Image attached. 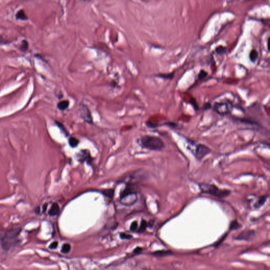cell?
<instances>
[{"label": "cell", "instance_id": "1", "mask_svg": "<svg viewBox=\"0 0 270 270\" xmlns=\"http://www.w3.org/2000/svg\"><path fill=\"white\" fill-rule=\"evenodd\" d=\"M21 229H14L9 230L1 238V246L3 250L8 251L18 244V237Z\"/></svg>", "mask_w": 270, "mask_h": 270}, {"label": "cell", "instance_id": "2", "mask_svg": "<svg viewBox=\"0 0 270 270\" xmlns=\"http://www.w3.org/2000/svg\"><path fill=\"white\" fill-rule=\"evenodd\" d=\"M140 142L142 147L153 151H160L165 147L161 138L150 135H145L140 139Z\"/></svg>", "mask_w": 270, "mask_h": 270}, {"label": "cell", "instance_id": "3", "mask_svg": "<svg viewBox=\"0 0 270 270\" xmlns=\"http://www.w3.org/2000/svg\"><path fill=\"white\" fill-rule=\"evenodd\" d=\"M201 191L203 193L209 194L218 198H224L231 194V191L227 190H222L216 185L212 184H202L200 186Z\"/></svg>", "mask_w": 270, "mask_h": 270}, {"label": "cell", "instance_id": "4", "mask_svg": "<svg viewBox=\"0 0 270 270\" xmlns=\"http://www.w3.org/2000/svg\"><path fill=\"white\" fill-rule=\"evenodd\" d=\"M233 109V105L230 101L216 103L213 106V109L216 112L220 115H225L231 112Z\"/></svg>", "mask_w": 270, "mask_h": 270}, {"label": "cell", "instance_id": "5", "mask_svg": "<svg viewBox=\"0 0 270 270\" xmlns=\"http://www.w3.org/2000/svg\"><path fill=\"white\" fill-rule=\"evenodd\" d=\"M211 150L207 146L202 144H198L194 151V155L198 160H202L205 156L211 153Z\"/></svg>", "mask_w": 270, "mask_h": 270}, {"label": "cell", "instance_id": "6", "mask_svg": "<svg viewBox=\"0 0 270 270\" xmlns=\"http://www.w3.org/2000/svg\"><path fill=\"white\" fill-rule=\"evenodd\" d=\"M79 112H80L81 117L82 118L83 120H84L85 122H87L89 124H93V118H92V113L87 106H86V105H83V104L81 105L80 109H79Z\"/></svg>", "mask_w": 270, "mask_h": 270}, {"label": "cell", "instance_id": "7", "mask_svg": "<svg viewBox=\"0 0 270 270\" xmlns=\"http://www.w3.org/2000/svg\"><path fill=\"white\" fill-rule=\"evenodd\" d=\"M255 235V232L253 230H244L242 231L241 233L235 238L237 240H244V241H250L252 239Z\"/></svg>", "mask_w": 270, "mask_h": 270}, {"label": "cell", "instance_id": "8", "mask_svg": "<svg viewBox=\"0 0 270 270\" xmlns=\"http://www.w3.org/2000/svg\"><path fill=\"white\" fill-rule=\"evenodd\" d=\"M78 158L80 161H84L90 160L92 157L89 152L88 150H82L78 155Z\"/></svg>", "mask_w": 270, "mask_h": 270}, {"label": "cell", "instance_id": "9", "mask_svg": "<svg viewBox=\"0 0 270 270\" xmlns=\"http://www.w3.org/2000/svg\"><path fill=\"white\" fill-rule=\"evenodd\" d=\"M153 255L157 257H164L168 255L172 254V252L171 250H160L155 251L152 253Z\"/></svg>", "mask_w": 270, "mask_h": 270}, {"label": "cell", "instance_id": "10", "mask_svg": "<svg viewBox=\"0 0 270 270\" xmlns=\"http://www.w3.org/2000/svg\"><path fill=\"white\" fill-rule=\"evenodd\" d=\"M59 211H60V208H59V205L57 203H54L51 206V208L49 211V214L50 216H53L57 215L59 213Z\"/></svg>", "mask_w": 270, "mask_h": 270}, {"label": "cell", "instance_id": "11", "mask_svg": "<svg viewBox=\"0 0 270 270\" xmlns=\"http://www.w3.org/2000/svg\"><path fill=\"white\" fill-rule=\"evenodd\" d=\"M268 198V196L267 195H264V196L260 197L254 205L255 208H259L260 207H262L265 204Z\"/></svg>", "mask_w": 270, "mask_h": 270}, {"label": "cell", "instance_id": "12", "mask_svg": "<svg viewBox=\"0 0 270 270\" xmlns=\"http://www.w3.org/2000/svg\"><path fill=\"white\" fill-rule=\"evenodd\" d=\"M69 101L68 100H62L61 101H60L57 104V108L60 110H65V109H67L68 108L69 106Z\"/></svg>", "mask_w": 270, "mask_h": 270}, {"label": "cell", "instance_id": "13", "mask_svg": "<svg viewBox=\"0 0 270 270\" xmlns=\"http://www.w3.org/2000/svg\"><path fill=\"white\" fill-rule=\"evenodd\" d=\"M15 18L16 20H22V21H26L28 19V16H26L24 11L23 10H20L18 11L15 14Z\"/></svg>", "mask_w": 270, "mask_h": 270}, {"label": "cell", "instance_id": "14", "mask_svg": "<svg viewBox=\"0 0 270 270\" xmlns=\"http://www.w3.org/2000/svg\"><path fill=\"white\" fill-rule=\"evenodd\" d=\"M68 142H69V144L70 147H72V148L76 147L78 145L79 143V140L76 138L74 137H71L69 138V139L68 140Z\"/></svg>", "mask_w": 270, "mask_h": 270}, {"label": "cell", "instance_id": "15", "mask_svg": "<svg viewBox=\"0 0 270 270\" xmlns=\"http://www.w3.org/2000/svg\"><path fill=\"white\" fill-rule=\"evenodd\" d=\"M259 57V53L257 52V51L255 50H253L250 51V61L254 62L257 60V58Z\"/></svg>", "mask_w": 270, "mask_h": 270}, {"label": "cell", "instance_id": "16", "mask_svg": "<svg viewBox=\"0 0 270 270\" xmlns=\"http://www.w3.org/2000/svg\"><path fill=\"white\" fill-rule=\"evenodd\" d=\"M240 226H241V225L238 221L236 220H234L231 223L229 229L231 231H233V230H235L238 229Z\"/></svg>", "mask_w": 270, "mask_h": 270}, {"label": "cell", "instance_id": "17", "mask_svg": "<svg viewBox=\"0 0 270 270\" xmlns=\"http://www.w3.org/2000/svg\"><path fill=\"white\" fill-rule=\"evenodd\" d=\"M103 195H104L105 196L109 198H112L113 197L114 195V190L112 189H108V190H103L102 192Z\"/></svg>", "mask_w": 270, "mask_h": 270}, {"label": "cell", "instance_id": "18", "mask_svg": "<svg viewBox=\"0 0 270 270\" xmlns=\"http://www.w3.org/2000/svg\"><path fill=\"white\" fill-rule=\"evenodd\" d=\"M28 43L26 40H22L21 45L20 46V50L22 52H26L28 49Z\"/></svg>", "mask_w": 270, "mask_h": 270}, {"label": "cell", "instance_id": "19", "mask_svg": "<svg viewBox=\"0 0 270 270\" xmlns=\"http://www.w3.org/2000/svg\"><path fill=\"white\" fill-rule=\"evenodd\" d=\"M147 223L146 222V220H142V222H141V224H140V229L138 230V232H139V233H142V232H144V231L146 230V227L147 226Z\"/></svg>", "mask_w": 270, "mask_h": 270}, {"label": "cell", "instance_id": "20", "mask_svg": "<svg viewBox=\"0 0 270 270\" xmlns=\"http://www.w3.org/2000/svg\"><path fill=\"white\" fill-rule=\"evenodd\" d=\"M157 76L165 79H172L174 77V74L172 73L169 74H159L157 75Z\"/></svg>", "mask_w": 270, "mask_h": 270}, {"label": "cell", "instance_id": "21", "mask_svg": "<svg viewBox=\"0 0 270 270\" xmlns=\"http://www.w3.org/2000/svg\"><path fill=\"white\" fill-rule=\"evenodd\" d=\"M71 249V246L68 243H65L63 245V246L62 247L61 249V252L64 254H67L69 252V251Z\"/></svg>", "mask_w": 270, "mask_h": 270}, {"label": "cell", "instance_id": "22", "mask_svg": "<svg viewBox=\"0 0 270 270\" xmlns=\"http://www.w3.org/2000/svg\"><path fill=\"white\" fill-rule=\"evenodd\" d=\"M226 51V49L224 46H219L216 48L215 52L218 55H223Z\"/></svg>", "mask_w": 270, "mask_h": 270}, {"label": "cell", "instance_id": "23", "mask_svg": "<svg viewBox=\"0 0 270 270\" xmlns=\"http://www.w3.org/2000/svg\"><path fill=\"white\" fill-rule=\"evenodd\" d=\"M207 72H206L205 70H201L200 73H199V74H198V79H200V80L203 79L205 78L206 76H207Z\"/></svg>", "mask_w": 270, "mask_h": 270}, {"label": "cell", "instance_id": "24", "mask_svg": "<svg viewBox=\"0 0 270 270\" xmlns=\"http://www.w3.org/2000/svg\"><path fill=\"white\" fill-rule=\"evenodd\" d=\"M56 123L57 126H58V127H59V128L61 129V131H62L64 134H65V135H66V136H67V132L66 131V130H65V129L64 128V127L63 126V124H61L60 122H56Z\"/></svg>", "mask_w": 270, "mask_h": 270}, {"label": "cell", "instance_id": "25", "mask_svg": "<svg viewBox=\"0 0 270 270\" xmlns=\"http://www.w3.org/2000/svg\"><path fill=\"white\" fill-rule=\"evenodd\" d=\"M120 238L122 239H124V240H129L133 238L132 235L127 234L126 233H122L120 234Z\"/></svg>", "mask_w": 270, "mask_h": 270}, {"label": "cell", "instance_id": "26", "mask_svg": "<svg viewBox=\"0 0 270 270\" xmlns=\"http://www.w3.org/2000/svg\"><path fill=\"white\" fill-rule=\"evenodd\" d=\"M137 222L136 221L133 222L130 225V230L131 231H135L137 228Z\"/></svg>", "mask_w": 270, "mask_h": 270}, {"label": "cell", "instance_id": "27", "mask_svg": "<svg viewBox=\"0 0 270 270\" xmlns=\"http://www.w3.org/2000/svg\"><path fill=\"white\" fill-rule=\"evenodd\" d=\"M58 242L55 241V242H52L51 244H50V246H49V248L50 249H52V250L56 249L58 247Z\"/></svg>", "mask_w": 270, "mask_h": 270}, {"label": "cell", "instance_id": "28", "mask_svg": "<svg viewBox=\"0 0 270 270\" xmlns=\"http://www.w3.org/2000/svg\"><path fill=\"white\" fill-rule=\"evenodd\" d=\"M190 103H191V104H192V106L194 107V108H195V110H197V109H198V106L197 105V104L196 102V101L195 99H193V100L190 101Z\"/></svg>", "mask_w": 270, "mask_h": 270}, {"label": "cell", "instance_id": "29", "mask_svg": "<svg viewBox=\"0 0 270 270\" xmlns=\"http://www.w3.org/2000/svg\"><path fill=\"white\" fill-rule=\"evenodd\" d=\"M142 250V248H140V247H137V248H135L134 250V253H135V254H138V253H139Z\"/></svg>", "mask_w": 270, "mask_h": 270}, {"label": "cell", "instance_id": "30", "mask_svg": "<svg viewBox=\"0 0 270 270\" xmlns=\"http://www.w3.org/2000/svg\"><path fill=\"white\" fill-rule=\"evenodd\" d=\"M165 125H167L168 126L170 127H175L176 126V124H175L174 123H173V122H168V123H166L165 124Z\"/></svg>", "mask_w": 270, "mask_h": 270}, {"label": "cell", "instance_id": "31", "mask_svg": "<svg viewBox=\"0 0 270 270\" xmlns=\"http://www.w3.org/2000/svg\"><path fill=\"white\" fill-rule=\"evenodd\" d=\"M4 39H3V38L2 37V35H0V44H4Z\"/></svg>", "mask_w": 270, "mask_h": 270}, {"label": "cell", "instance_id": "32", "mask_svg": "<svg viewBox=\"0 0 270 270\" xmlns=\"http://www.w3.org/2000/svg\"><path fill=\"white\" fill-rule=\"evenodd\" d=\"M211 107V105H210L209 104H205V105H204V108H205V109L210 108Z\"/></svg>", "mask_w": 270, "mask_h": 270}, {"label": "cell", "instance_id": "33", "mask_svg": "<svg viewBox=\"0 0 270 270\" xmlns=\"http://www.w3.org/2000/svg\"><path fill=\"white\" fill-rule=\"evenodd\" d=\"M47 206L48 205L46 204H44V212H45L46 211V208H47Z\"/></svg>", "mask_w": 270, "mask_h": 270}, {"label": "cell", "instance_id": "34", "mask_svg": "<svg viewBox=\"0 0 270 270\" xmlns=\"http://www.w3.org/2000/svg\"><path fill=\"white\" fill-rule=\"evenodd\" d=\"M246 1H251V0H246Z\"/></svg>", "mask_w": 270, "mask_h": 270}]
</instances>
